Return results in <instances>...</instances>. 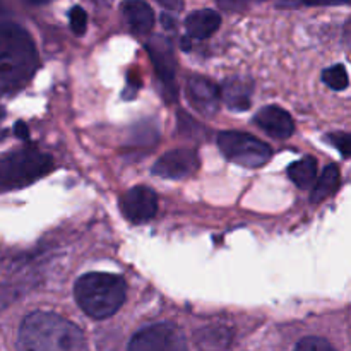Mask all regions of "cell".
I'll list each match as a JSON object with an SVG mask.
<instances>
[{
  "label": "cell",
  "instance_id": "obj_1",
  "mask_svg": "<svg viewBox=\"0 0 351 351\" xmlns=\"http://www.w3.org/2000/svg\"><path fill=\"white\" fill-rule=\"evenodd\" d=\"M19 351H88L84 332L53 312H33L17 335Z\"/></svg>",
  "mask_w": 351,
  "mask_h": 351
},
{
  "label": "cell",
  "instance_id": "obj_2",
  "mask_svg": "<svg viewBox=\"0 0 351 351\" xmlns=\"http://www.w3.org/2000/svg\"><path fill=\"white\" fill-rule=\"evenodd\" d=\"M38 67L33 40L17 24L0 21V91L19 89Z\"/></svg>",
  "mask_w": 351,
  "mask_h": 351
},
{
  "label": "cell",
  "instance_id": "obj_3",
  "mask_svg": "<svg viewBox=\"0 0 351 351\" xmlns=\"http://www.w3.org/2000/svg\"><path fill=\"white\" fill-rule=\"evenodd\" d=\"M125 281L108 273H89L75 281L74 295L79 307L93 319L110 317L125 300Z\"/></svg>",
  "mask_w": 351,
  "mask_h": 351
},
{
  "label": "cell",
  "instance_id": "obj_4",
  "mask_svg": "<svg viewBox=\"0 0 351 351\" xmlns=\"http://www.w3.org/2000/svg\"><path fill=\"white\" fill-rule=\"evenodd\" d=\"M53 168V160L38 149H21L0 156V191L33 184Z\"/></svg>",
  "mask_w": 351,
  "mask_h": 351
},
{
  "label": "cell",
  "instance_id": "obj_5",
  "mask_svg": "<svg viewBox=\"0 0 351 351\" xmlns=\"http://www.w3.org/2000/svg\"><path fill=\"white\" fill-rule=\"evenodd\" d=\"M218 146L230 161L247 168L264 167L273 156V151L266 143L239 130L218 134Z\"/></svg>",
  "mask_w": 351,
  "mask_h": 351
},
{
  "label": "cell",
  "instance_id": "obj_6",
  "mask_svg": "<svg viewBox=\"0 0 351 351\" xmlns=\"http://www.w3.org/2000/svg\"><path fill=\"white\" fill-rule=\"evenodd\" d=\"M127 351H189V346L178 326L160 322L137 332Z\"/></svg>",
  "mask_w": 351,
  "mask_h": 351
},
{
  "label": "cell",
  "instance_id": "obj_7",
  "mask_svg": "<svg viewBox=\"0 0 351 351\" xmlns=\"http://www.w3.org/2000/svg\"><path fill=\"white\" fill-rule=\"evenodd\" d=\"M147 53L154 65L158 79L163 86V95L167 101H173L177 98V84H175V53L170 41L163 36H154L147 43Z\"/></svg>",
  "mask_w": 351,
  "mask_h": 351
},
{
  "label": "cell",
  "instance_id": "obj_8",
  "mask_svg": "<svg viewBox=\"0 0 351 351\" xmlns=\"http://www.w3.org/2000/svg\"><path fill=\"white\" fill-rule=\"evenodd\" d=\"M120 209L129 221L141 225L154 218L158 211V197L153 189L137 185L122 195Z\"/></svg>",
  "mask_w": 351,
  "mask_h": 351
},
{
  "label": "cell",
  "instance_id": "obj_9",
  "mask_svg": "<svg viewBox=\"0 0 351 351\" xmlns=\"http://www.w3.org/2000/svg\"><path fill=\"white\" fill-rule=\"evenodd\" d=\"M199 168V156L194 149H173L170 153L163 154L160 160L154 163L153 173L161 178H178L191 177Z\"/></svg>",
  "mask_w": 351,
  "mask_h": 351
},
{
  "label": "cell",
  "instance_id": "obj_10",
  "mask_svg": "<svg viewBox=\"0 0 351 351\" xmlns=\"http://www.w3.org/2000/svg\"><path fill=\"white\" fill-rule=\"evenodd\" d=\"M185 91H187V98L191 105L199 113L215 115L216 110H218L219 99H221V93H219L218 86H215L211 81L201 77V75H192V77H189Z\"/></svg>",
  "mask_w": 351,
  "mask_h": 351
},
{
  "label": "cell",
  "instance_id": "obj_11",
  "mask_svg": "<svg viewBox=\"0 0 351 351\" xmlns=\"http://www.w3.org/2000/svg\"><path fill=\"white\" fill-rule=\"evenodd\" d=\"M256 123L267 132L269 136L278 139H288L295 130V122L287 110L280 106H264L256 115Z\"/></svg>",
  "mask_w": 351,
  "mask_h": 351
},
{
  "label": "cell",
  "instance_id": "obj_12",
  "mask_svg": "<svg viewBox=\"0 0 351 351\" xmlns=\"http://www.w3.org/2000/svg\"><path fill=\"white\" fill-rule=\"evenodd\" d=\"M123 17L136 34H147L154 24L153 9L143 0H127L122 5Z\"/></svg>",
  "mask_w": 351,
  "mask_h": 351
},
{
  "label": "cell",
  "instance_id": "obj_13",
  "mask_svg": "<svg viewBox=\"0 0 351 351\" xmlns=\"http://www.w3.org/2000/svg\"><path fill=\"white\" fill-rule=\"evenodd\" d=\"M195 345L204 351H223L233 341V331L228 326L211 324L199 329L194 336Z\"/></svg>",
  "mask_w": 351,
  "mask_h": 351
},
{
  "label": "cell",
  "instance_id": "obj_14",
  "mask_svg": "<svg viewBox=\"0 0 351 351\" xmlns=\"http://www.w3.org/2000/svg\"><path fill=\"white\" fill-rule=\"evenodd\" d=\"M219 24H221V17H219V14L216 10L211 9L195 10L185 21L187 33L194 40H206V38H209L218 29Z\"/></svg>",
  "mask_w": 351,
  "mask_h": 351
},
{
  "label": "cell",
  "instance_id": "obj_15",
  "mask_svg": "<svg viewBox=\"0 0 351 351\" xmlns=\"http://www.w3.org/2000/svg\"><path fill=\"white\" fill-rule=\"evenodd\" d=\"M221 99L232 110H247L250 106V86L242 79H228L219 89Z\"/></svg>",
  "mask_w": 351,
  "mask_h": 351
},
{
  "label": "cell",
  "instance_id": "obj_16",
  "mask_svg": "<svg viewBox=\"0 0 351 351\" xmlns=\"http://www.w3.org/2000/svg\"><path fill=\"white\" fill-rule=\"evenodd\" d=\"M288 177L298 189H311L317 177V161L312 156H305L288 167Z\"/></svg>",
  "mask_w": 351,
  "mask_h": 351
},
{
  "label": "cell",
  "instance_id": "obj_17",
  "mask_svg": "<svg viewBox=\"0 0 351 351\" xmlns=\"http://www.w3.org/2000/svg\"><path fill=\"white\" fill-rule=\"evenodd\" d=\"M339 178H341V175H339V168L336 167V165H329V167H326V170L322 171L317 184L314 185L311 201L317 204V202H322L324 199L331 197V195L338 191Z\"/></svg>",
  "mask_w": 351,
  "mask_h": 351
},
{
  "label": "cell",
  "instance_id": "obj_18",
  "mask_svg": "<svg viewBox=\"0 0 351 351\" xmlns=\"http://www.w3.org/2000/svg\"><path fill=\"white\" fill-rule=\"evenodd\" d=\"M322 79L335 91H341V89H345L348 86V72H346L345 65L341 64H336L332 67L326 69L322 72Z\"/></svg>",
  "mask_w": 351,
  "mask_h": 351
},
{
  "label": "cell",
  "instance_id": "obj_19",
  "mask_svg": "<svg viewBox=\"0 0 351 351\" xmlns=\"http://www.w3.org/2000/svg\"><path fill=\"white\" fill-rule=\"evenodd\" d=\"M295 351H336V350L335 346H332L329 341H326V339L311 336V338L302 339V341L297 345V348H295Z\"/></svg>",
  "mask_w": 351,
  "mask_h": 351
},
{
  "label": "cell",
  "instance_id": "obj_20",
  "mask_svg": "<svg viewBox=\"0 0 351 351\" xmlns=\"http://www.w3.org/2000/svg\"><path fill=\"white\" fill-rule=\"evenodd\" d=\"M328 141L343 154V156L351 158V134L332 132L328 136Z\"/></svg>",
  "mask_w": 351,
  "mask_h": 351
},
{
  "label": "cell",
  "instance_id": "obj_21",
  "mask_svg": "<svg viewBox=\"0 0 351 351\" xmlns=\"http://www.w3.org/2000/svg\"><path fill=\"white\" fill-rule=\"evenodd\" d=\"M69 21H71V27L75 34H84L86 26H88V16L82 7H72V10L69 12Z\"/></svg>",
  "mask_w": 351,
  "mask_h": 351
},
{
  "label": "cell",
  "instance_id": "obj_22",
  "mask_svg": "<svg viewBox=\"0 0 351 351\" xmlns=\"http://www.w3.org/2000/svg\"><path fill=\"white\" fill-rule=\"evenodd\" d=\"M216 2L221 9L228 10V12H239V10L247 9L254 0H216Z\"/></svg>",
  "mask_w": 351,
  "mask_h": 351
},
{
  "label": "cell",
  "instance_id": "obj_23",
  "mask_svg": "<svg viewBox=\"0 0 351 351\" xmlns=\"http://www.w3.org/2000/svg\"><path fill=\"white\" fill-rule=\"evenodd\" d=\"M158 2H161L163 5H167L168 9H173V10L182 9V0H158Z\"/></svg>",
  "mask_w": 351,
  "mask_h": 351
},
{
  "label": "cell",
  "instance_id": "obj_24",
  "mask_svg": "<svg viewBox=\"0 0 351 351\" xmlns=\"http://www.w3.org/2000/svg\"><path fill=\"white\" fill-rule=\"evenodd\" d=\"M280 5H297V3L304 2V0H278Z\"/></svg>",
  "mask_w": 351,
  "mask_h": 351
},
{
  "label": "cell",
  "instance_id": "obj_25",
  "mask_svg": "<svg viewBox=\"0 0 351 351\" xmlns=\"http://www.w3.org/2000/svg\"><path fill=\"white\" fill-rule=\"evenodd\" d=\"M27 3H33V5H41V3H47L48 0H24Z\"/></svg>",
  "mask_w": 351,
  "mask_h": 351
},
{
  "label": "cell",
  "instance_id": "obj_26",
  "mask_svg": "<svg viewBox=\"0 0 351 351\" xmlns=\"http://www.w3.org/2000/svg\"><path fill=\"white\" fill-rule=\"evenodd\" d=\"M95 3H98V5H110V2L112 0H93Z\"/></svg>",
  "mask_w": 351,
  "mask_h": 351
},
{
  "label": "cell",
  "instance_id": "obj_27",
  "mask_svg": "<svg viewBox=\"0 0 351 351\" xmlns=\"http://www.w3.org/2000/svg\"><path fill=\"white\" fill-rule=\"evenodd\" d=\"M2 117H3V110L0 108V122H2Z\"/></svg>",
  "mask_w": 351,
  "mask_h": 351
}]
</instances>
